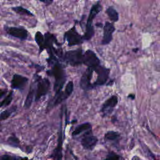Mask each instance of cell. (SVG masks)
<instances>
[{"mask_svg": "<svg viewBox=\"0 0 160 160\" xmlns=\"http://www.w3.org/2000/svg\"><path fill=\"white\" fill-rule=\"evenodd\" d=\"M35 41L39 46V51L41 52L45 49V42H44V35L40 32L37 31L35 34Z\"/></svg>", "mask_w": 160, "mask_h": 160, "instance_id": "cell-16", "label": "cell"}, {"mask_svg": "<svg viewBox=\"0 0 160 160\" xmlns=\"http://www.w3.org/2000/svg\"><path fill=\"white\" fill-rule=\"evenodd\" d=\"M73 88H74V84H73L72 81H69L66 86L65 91H64L68 96H69L71 94V93L72 92Z\"/></svg>", "mask_w": 160, "mask_h": 160, "instance_id": "cell-24", "label": "cell"}, {"mask_svg": "<svg viewBox=\"0 0 160 160\" xmlns=\"http://www.w3.org/2000/svg\"><path fill=\"white\" fill-rule=\"evenodd\" d=\"M11 9L16 12L17 14H21V15H26L29 16H34V14L28 9L23 8L22 6H15L11 8Z\"/></svg>", "mask_w": 160, "mask_h": 160, "instance_id": "cell-19", "label": "cell"}, {"mask_svg": "<svg viewBox=\"0 0 160 160\" xmlns=\"http://www.w3.org/2000/svg\"><path fill=\"white\" fill-rule=\"evenodd\" d=\"M118 101V97L116 96H112L104 102L101 109L104 116L109 115L112 112L114 108L117 104Z\"/></svg>", "mask_w": 160, "mask_h": 160, "instance_id": "cell-11", "label": "cell"}, {"mask_svg": "<svg viewBox=\"0 0 160 160\" xmlns=\"http://www.w3.org/2000/svg\"><path fill=\"white\" fill-rule=\"evenodd\" d=\"M94 71L98 74V78L95 82V85H103L104 84L109 78V74L110 70L109 69L106 68L103 66L98 65L94 68Z\"/></svg>", "mask_w": 160, "mask_h": 160, "instance_id": "cell-9", "label": "cell"}, {"mask_svg": "<svg viewBox=\"0 0 160 160\" xmlns=\"http://www.w3.org/2000/svg\"><path fill=\"white\" fill-rule=\"evenodd\" d=\"M34 97H35V88L34 87L33 84H31L24 101V108L28 109L31 107V104L34 99Z\"/></svg>", "mask_w": 160, "mask_h": 160, "instance_id": "cell-14", "label": "cell"}, {"mask_svg": "<svg viewBox=\"0 0 160 160\" xmlns=\"http://www.w3.org/2000/svg\"><path fill=\"white\" fill-rule=\"evenodd\" d=\"M28 78L21 75L15 74L11 81V87L15 89H22L28 82Z\"/></svg>", "mask_w": 160, "mask_h": 160, "instance_id": "cell-12", "label": "cell"}, {"mask_svg": "<svg viewBox=\"0 0 160 160\" xmlns=\"http://www.w3.org/2000/svg\"><path fill=\"white\" fill-rule=\"evenodd\" d=\"M119 158L120 157L114 152H110L106 157V159H119Z\"/></svg>", "mask_w": 160, "mask_h": 160, "instance_id": "cell-26", "label": "cell"}, {"mask_svg": "<svg viewBox=\"0 0 160 160\" xmlns=\"http://www.w3.org/2000/svg\"><path fill=\"white\" fill-rule=\"evenodd\" d=\"M94 69L91 68H88L86 71L82 74L80 80V87L84 90H88L92 88L91 83V79Z\"/></svg>", "mask_w": 160, "mask_h": 160, "instance_id": "cell-10", "label": "cell"}, {"mask_svg": "<svg viewBox=\"0 0 160 160\" xmlns=\"http://www.w3.org/2000/svg\"><path fill=\"white\" fill-rule=\"evenodd\" d=\"M103 38L102 40V44L104 45L109 44L112 39V33L115 30V28L112 23L109 22H106L103 28Z\"/></svg>", "mask_w": 160, "mask_h": 160, "instance_id": "cell-13", "label": "cell"}, {"mask_svg": "<svg viewBox=\"0 0 160 160\" xmlns=\"http://www.w3.org/2000/svg\"><path fill=\"white\" fill-rule=\"evenodd\" d=\"M16 108H17L16 106H12L11 108H9L6 110H4L2 112H1L0 113V121L7 119L12 114V113H13L16 111Z\"/></svg>", "mask_w": 160, "mask_h": 160, "instance_id": "cell-20", "label": "cell"}, {"mask_svg": "<svg viewBox=\"0 0 160 160\" xmlns=\"http://www.w3.org/2000/svg\"><path fill=\"white\" fill-rule=\"evenodd\" d=\"M106 12L108 14V16H109V19L112 22H116L118 21V19H119L118 12L116 11V9L113 7H112V6L109 7L106 9Z\"/></svg>", "mask_w": 160, "mask_h": 160, "instance_id": "cell-18", "label": "cell"}, {"mask_svg": "<svg viewBox=\"0 0 160 160\" xmlns=\"http://www.w3.org/2000/svg\"><path fill=\"white\" fill-rule=\"evenodd\" d=\"M50 74L53 76L55 79L54 90L56 93H58L61 91L66 81L65 72L62 65L58 61H56L50 71Z\"/></svg>", "mask_w": 160, "mask_h": 160, "instance_id": "cell-1", "label": "cell"}, {"mask_svg": "<svg viewBox=\"0 0 160 160\" xmlns=\"http://www.w3.org/2000/svg\"><path fill=\"white\" fill-rule=\"evenodd\" d=\"M6 92H7V89L0 88V99L2 98L4 96H5Z\"/></svg>", "mask_w": 160, "mask_h": 160, "instance_id": "cell-27", "label": "cell"}, {"mask_svg": "<svg viewBox=\"0 0 160 160\" xmlns=\"http://www.w3.org/2000/svg\"><path fill=\"white\" fill-rule=\"evenodd\" d=\"M82 63L88 66V68H91L94 69V68L99 65L100 61L96 54L91 50H87L83 54V62Z\"/></svg>", "mask_w": 160, "mask_h": 160, "instance_id": "cell-7", "label": "cell"}, {"mask_svg": "<svg viewBox=\"0 0 160 160\" xmlns=\"http://www.w3.org/2000/svg\"><path fill=\"white\" fill-rule=\"evenodd\" d=\"M98 141V138L93 136L91 130L89 129L84 134L81 139V144L84 149L92 150L96 146Z\"/></svg>", "mask_w": 160, "mask_h": 160, "instance_id": "cell-8", "label": "cell"}, {"mask_svg": "<svg viewBox=\"0 0 160 160\" xmlns=\"http://www.w3.org/2000/svg\"><path fill=\"white\" fill-rule=\"evenodd\" d=\"M101 9H102V6L99 3H97L92 6L88 16V20H87L86 32L84 36H82L83 39L89 40L94 36V30L92 25V23L96 16L101 11Z\"/></svg>", "mask_w": 160, "mask_h": 160, "instance_id": "cell-2", "label": "cell"}, {"mask_svg": "<svg viewBox=\"0 0 160 160\" xmlns=\"http://www.w3.org/2000/svg\"><path fill=\"white\" fill-rule=\"evenodd\" d=\"M50 88V82L47 78L39 77L37 79V87L35 94V101H38L42 96L46 95L49 91Z\"/></svg>", "mask_w": 160, "mask_h": 160, "instance_id": "cell-4", "label": "cell"}, {"mask_svg": "<svg viewBox=\"0 0 160 160\" xmlns=\"http://www.w3.org/2000/svg\"><path fill=\"white\" fill-rule=\"evenodd\" d=\"M91 129V124H89V122L83 123V124H81L79 126H78V127L76 128L74 131L72 132V136H76V135H78L80 133H81L82 131H88Z\"/></svg>", "mask_w": 160, "mask_h": 160, "instance_id": "cell-17", "label": "cell"}, {"mask_svg": "<svg viewBox=\"0 0 160 160\" xmlns=\"http://www.w3.org/2000/svg\"><path fill=\"white\" fill-rule=\"evenodd\" d=\"M41 2H43L44 4H45L46 6H49L50 4H52V2H53V0H39Z\"/></svg>", "mask_w": 160, "mask_h": 160, "instance_id": "cell-28", "label": "cell"}, {"mask_svg": "<svg viewBox=\"0 0 160 160\" xmlns=\"http://www.w3.org/2000/svg\"><path fill=\"white\" fill-rule=\"evenodd\" d=\"M64 61L71 66H78L82 64L83 54L81 49L68 51L64 56Z\"/></svg>", "mask_w": 160, "mask_h": 160, "instance_id": "cell-3", "label": "cell"}, {"mask_svg": "<svg viewBox=\"0 0 160 160\" xmlns=\"http://www.w3.org/2000/svg\"><path fill=\"white\" fill-rule=\"evenodd\" d=\"M4 29L10 36L21 40H26L28 37V31L22 27H9L6 26H4Z\"/></svg>", "mask_w": 160, "mask_h": 160, "instance_id": "cell-6", "label": "cell"}, {"mask_svg": "<svg viewBox=\"0 0 160 160\" xmlns=\"http://www.w3.org/2000/svg\"><path fill=\"white\" fill-rule=\"evenodd\" d=\"M8 142L9 144H10L12 146L18 147L19 144L20 142L18 138H17L15 136H10L8 139Z\"/></svg>", "mask_w": 160, "mask_h": 160, "instance_id": "cell-23", "label": "cell"}, {"mask_svg": "<svg viewBox=\"0 0 160 160\" xmlns=\"http://www.w3.org/2000/svg\"><path fill=\"white\" fill-rule=\"evenodd\" d=\"M119 136V134L118 132L112 131H109L107 132L105 134V139L106 141H114L117 139Z\"/></svg>", "mask_w": 160, "mask_h": 160, "instance_id": "cell-22", "label": "cell"}, {"mask_svg": "<svg viewBox=\"0 0 160 160\" xmlns=\"http://www.w3.org/2000/svg\"><path fill=\"white\" fill-rule=\"evenodd\" d=\"M13 97V92L11 91L9 92V93L7 95V96L0 102V108L5 107L8 106L12 101Z\"/></svg>", "mask_w": 160, "mask_h": 160, "instance_id": "cell-21", "label": "cell"}, {"mask_svg": "<svg viewBox=\"0 0 160 160\" xmlns=\"http://www.w3.org/2000/svg\"><path fill=\"white\" fill-rule=\"evenodd\" d=\"M64 38L69 46L79 44L82 42L83 39V38L77 32L74 26L65 32Z\"/></svg>", "mask_w": 160, "mask_h": 160, "instance_id": "cell-5", "label": "cell"}, {"mask_svg": "<svg viewBox=\"0 0 160 160\" xmlns=\"http://www.w3.org/2000/svg\"><path fill=\"white\" fill-rule=\"evenodd\" d=\"M52 158H53L54 159H60L62 158V134H61V131H60V134L59 135L58 146L54 149V153L52 154Z\"/></svg>", "mask_w": 160, "mask_h": 160, "instance_id": "cell-15", "label": "cell"}, {"mask_svg": "<svg viewBox=\"0 0 160 160\" xmlns=\"http://www.w3.org/2000/svg\"><path fill=\"white\" fill-rule=\"evenodd\" d=\"M17 158H16L15 156H12L11 155L8 154H3L1 156H0V159L1 160H11V159H16Z\"/></svg>", "mask_w": 160, "mask_h": 160, "instance_id": "cell-25", "label": "cell"}]
</instances>
